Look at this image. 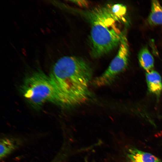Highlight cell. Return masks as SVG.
<instances>
[{
	"mask_svg": "<svg viewBox=\"0 0 162 162\" xmlns=\"http://www.w3.org/2000/svg\"><path fill=\"white\" fill-rule=\"evenodd\" d=\"M91 26V55L97 58L119 45L124 33L119 24L124 20L112 11L110 4L99 6L84 12Z\"/></svg>",
	"mask_w": 162,
	"mask_h": 162,
	"instance_id": "2",
	"label": "cell"
},
{
	"mask_svg": "<svg viewBox=\"0 0 162 162\" xmlns=\"http://www.w3.org/2000/svg\"><path fill=\"white\" fill-rule=\"evenodd\" d=\"M93 75L91 65L82 58L66 56L58 59L49 76L56 90V104L70 108L88 101L91 96L89 86Z\"/></svg>",
	"mask_w": 162,
	"mask_h": 162,
	"instance_id": "1",
	"label": "cell"
},
{
	"mask_svg": "<svg viewBox=\"0 0 162 162\" xmlns=\"http://www.w3.org/2000/svg\"><path fill=\"white\" fill-rule=\"evenodd\" d=\"M147 21L152 26L162 25V7L158 1H152L151 10Z\"/></svg>",
	"mask_w": 162,
	"mask_h": 162,
	"instance_id": "8",
	"label": "cell"
},
{
	"mask_svg": "<svg viewBox=\"0 0 162 162\" xmlns=\"http://www.w3.org/2000/svg\"><path fill=\"white\" fill-rule=\"evenodd\" d=\"M124 34L122 37L118 52L107 68L92 81V83L94 86L101 87L110 84L127 68L129 50L127 39Z\"/></svg>",
	"mask_w": 162,
	"mask_h": 162,
	"instance_id": "4",
	"label": "cell"
},
{
	"mask_svg": "<svg viewBox=\"0 0 162 162\" xmlns=\"http://www.w3.org/2000/svg\"><path fill=\"white\" fill-rule=\"evenodd\" d=\"M20 138L13 136H4L0 142V158L3 159L20 146L22 143Z\"/></svg>",
	"mask_w": 162,
	"mask_h": 162,
	"instance_id": "5",
	"label": "cell"
},
{
	"mask_svg": "<svg viewBox=\"0 0 162 162\" xmlns=\"http://www.w3.org/2000/svg\"><path fill=\"white\" fill-rule=\"evenodd\" d=\"M146 78L149 92L159 96L162 92V81L159 74L153 70L146 73Z\"/></svg>",
	"mask_w": 162,
	"mask_h": 162,
	"instance_id": "7",
	"label": "cell"
},
{
	"mask_svg": "<svg viewBox=\"0 0 162 162\" xmlns=\"http://www.w3.org/2000/svg\"><path fill=\"white\" fill-rule=\"evenodd\" d=\"M21 89L25 98L34 108L38 109L47 102L57 104L56 90L50 77L40 70L27 76Z\"/></svg>",
	"mask_w": 162,
	"mask_h": 162,
	"instance_id": "3",
	"label": "cell"
},
{
	"mask_svg": "<svg viewBox=\"0 0 162 162\" xmlns=\"http://www.w3.org/2000/svg\"><path fill=\"white\" fill-rule=\"evenodd\" d=\"M70 1L82 7H86L89 5V2L86 0H73Z\"/></svg>",
	"mask_w": 162,
	"mask_h": 162,
	"instance_id": "10",
	"label": "cell"
},
{
	"mask_svg": "<svg viewBox=\"0 0 162 162\" xmlns=\"http://www.w3.org/2000/svg\"><path fill=\"white\" fill-rule=\"evenodd\" d=\"M138 59L140 65L147 72L153 70L154 58L147 47H144L140 50Z\"/></svg>",
	"mask_w": 162,
	"mask_h": 162,
	"instance_id": "9",
	"label": "cell"
},
{
	"mask_svg": "<svg viewBox=\"0 0 162 162\" xmlns=\"http://www.w3.org/2000/svg\"><path fill=\"white\" fill-rule=\"evenodd\" d=\"M127 157L130 162H162L159 158L152 154L134 147L128 149Z\"/></svg>",
	"mask_w": 162,
	"mask_h": 162,
	"instance_id": "6",
	"label": "cell"
}]
</instances>
